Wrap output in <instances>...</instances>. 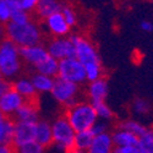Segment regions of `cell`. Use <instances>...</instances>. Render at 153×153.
Wrapping results in <instances>:
<instances>
[{"mask_svg":"<svg viewBox=\"0 0 153 153\" xmlns=\"http://www.w3.org/2000/svg\"><path fill=\"white\" fill-rule=\"evenodd\" d=\"M70 39L75 47L76 59L85 68L87 75V82H92L103 77L102 59L94 44L87 37L81 34H71Z\"/></svg>","mask_w":153,"mask_h":153,"instance_id":"obj_1","label":"cell"},{"mask_svg":"<svg viewBox=\"0 0 153 153\" xmlns=\"http://www.w3.org/2000/svg\"><path fill=\"white\" fill-rule=\"evenodd\" d=\"M6 38L16 44L19 48H26L41 44L43 39V32L41 26L36 21L31 20L26 25H15L9 22L5 25Z\"/></svg>","mask_w":153,"mask_h":153,"instance_id":"obj_2","label":"cell"},{"mask_svg":"<svg viewBox=\"0 0 153 153\" xmlns=\"http://www.w3.org/2000/svg\"><path fill=\"white\" fill-rule=\"evenodd\" d=\"M64 117L72 126L75 132L91 130L98 121L94 108L88 100H79L76 104L66 108Z\"/></svg>","mask_w":153,"mask_h":153,"instance_id":"obj_3","label":"cell"},{"mask_svg":"<svg viewBox=\"0 0 153 153\" xmlns=\"http://www.w3.org/2000/svg\"><path fill=\"white\" fill-rule=\"evenodd\" d=\"M23 66L20 56V48L7 38L0 42V72L3 79L16 80Z\"/></svg>","mask_w":153,"mask_h":153,"instance_id":"obj_4","label":"cell"},{"mask_svg":"<svg viewBox=\"0 0 153 153\" xmlns=\"http://www.w3.org/2000/svg\"><path fill=\"white\" fill-rule=\"evenodd\" d=\"M52 132L53 145L58 151L68 153L69 151L74 149L76 132L64 115H59L52 121Z\"/></svg>","mask_w":153,"mask_h":153,"instance_id":"obj_5","label":"cell"},{"mask_svg":"<svg viewBox=\"0 0 153 153\" xmlns=\"http://www.w3.org/2000/svg\"><path fill=\"white\" fill-rule=\"evenodd\" d=\"M50 94L59 104L69 108L79 102L80 86L56 77L54 80V86Z\"/></svg>","mask_w":153,"mask_h":153,"instance_id":"obj_6","label":"cell"},{"mask_svg":"<svg viewBox=\"0 0 153 153\" xmlns=\"http://www.w3.org/2000/svg\"><path fill=\"white\" fill-rule=\"evenodd\" d=\"M58 77L69 81L71 83H75L77 86H81L87 82V75H86L85 68L76 58L59 61Z\"/></svg>","mask_w":153,"mask_h":153,"instance_id":"obj_7","label":"cell"},{"mask_svg":"<svg viewBox=\"0 0 153 153\" xmlns=\"http://www.w3.org/2000/svg\"><path fill=\"white\" fill-rule=\"evenodd\" d=\"M49 55L58 61L76 58L75 47L70 37H53L45 45Z\"/></svg>","mask_w":153,"mask_h":153,"instance_id":"obj_8","label":"cell"},{"mask_svg":"<svg viewBox=\"0 0 153 153\" xmlns=\"http://www.w3.org/2000/svg\"><path fill=\"white\" fill-rule=\"evenodd\" d=\"M36 124L14 121L12 147L17 148V147H21L23 145H26V143L36 141Z\"/></svg>","mask_w":153,"mask_h":153,"instance_id":"obj_9","label":"cell"},{"mask_svg":"<svg viewBox=\"0 0 153 153\" xmlns=\"http://www.w3.org/2000/svg\"><path fill=\"white\" fill-rule=\"evenodd\" d=\"M20 56L22 59V62L27 64V65L32 66L33 69L38 66L39 64L45 60L49 56V53L44 44H37L32 47H26V48H20Z\"/></svg>","mask_w":153,"mask_h":153,"instance_id":"obj_10","label":"cell"},{"mask_svg":"<svg viewBox=\"0 0 153 153\" xmlns=\"http://www.w3.org/2000/svg\"><path fill=\"white\" fill-rule=\"evenodd\" d=\"M25 100L15 90H11L6 92L1 98H0V111L4 117L11 118L16 114V111L25 104Z\"/></svg>","mask_w":153,"mask_h":153,"instance_id":"obj_11","label":"cell"},{"mask_svg":"<svg viewBox=\"0 0 153 153\" xmlns=\"http://www.w3.org/2000/svg\"><path fill=\"white\" fill-rule=\"evenodd\" d=\"M44 26L53 37H68L71 31V27L66 23L61 12H58V14L45 19Z\"/></svg>","mask_w":153,"mask_h":153,"instance_id":"obj_12","label":"cell"},{"mask_svg":"<svg viewBox=\"0 0 153 153\" xmlns=\"http://www.w3.org/2000/svg\"><path fill=\"white\" fill-rule=\"evenodd\" d=\"M14 121L19 123H38L39 121V109L37 102H25V104L16 111L14 117Z\"/></svg>","mask_w":153,"mask_h":153,"instance_id":"obj_13","label":"cell"},{"mask_svg":"<svg viewBox=\"0 0 153 153\" xmlns=\"http://www.w3.org/2000/svg\"><path fill=\"white\" fill-rule=\"evenodd\" d=\"M109 92V86H108V81L102 77L98 79L96 81L88 82V87H87V96L90 98V102H102L105 100Z\"/></svg>","mask_w":153,"mask_h":153,"instance_id":"obj_14","label":"cell"},{"mask_svg":"<svg viewBox=\"0 0 153 153\" xmlns=\"http://www.w3.org/2000/svg\"><path fill=\"white\" fill-rule=\"evenodd\" d=\"M12 90H15L26 102H37V91L34 90L31 79L17 77L12 82Z\"/></svg>","mask_w":153,"mask_h":153,"instance_id":"obj_15","label":"cell"},{"mask_svg":"<svg viewBox=\"0 0 153 153\" xmlns=\"http://www.w3.org/2000/svg\"><path fill=\"white\" fill-rule=\"evenodd\" d=\"M36 142L44 148L53 145V132L50 121L39 119V121L36 124Z\"/></svg>","mask_w":153,"mask_h":153,"instance_id":"obj_16","label":"cell"},{"mask_svg":"<svg viewBox=\"0 0 153 153\" xmlns=\"http://www.w3.org/2000/svg\"><path fill=\"white\" fill-rule=\"evenodd\" d=\"M111 134V140L114 147H137L140 138L131 132L117 127Z\"/></svg>","mask_w":153,"mask_h":153,"instance_id":"obj_17","label":"cell"},{"mask_svg":"<svg viewBox=\"0 0 153 153\" xmlns=\"http://www.w3.org/2000/svg\"><path fill=\"white\" fill-rule=\"evenodd\" d=\"M114 143L111 140V134H102L98 136H94L93 141L87 149L86 153H113Z\"/></svg>","mask_w":153,"mask_h":153,"instance_id":"obj_18","label":"cell"},{"mask_svg":"<svg viewBox=\"0 0 153 153\" xmlns=\"http://www.w3.org/2000/svg\"><path fill=\"white\" fill-rule=\"evenodd\" d=\"M62 6H64V3L58 1V0H38L34 12L39 19L45 20L52 15L60 12Z\"/></svg>","mask_w":153,"mask_h":153,"instance_id":"obj_19","label":"cell"},{"mask_svg":"<svg viewBox=\"0 0 153 153\" xmlns=\"http://www.w3.org/2000/svg\"><path fill=\"white\" fill-rule=\"evenodd\" d=\"M54 80L55 79L42 75V74H38V72H34L31 77V81L33 83V87L37 91V93H50L54 86Z\"/></svg>","mask_w":153,"mask_h":153,"instance_id":"obj_20","label":"cell"},{"mask_svg":"<svg viewBox=\"0 0 153 153\" xmlns=\"http://www.w3.org/2000/svg\"><path fill=\"white\" fill-rule=\"evenodd\" d=\"M34 70L38 74H42V75L49 76V77L56 79L58 77V72H59V61L49 55L45 60H43L39 64V65L36 66Z\"/></svg>","mask_w":153,"mask_h":153,"instance_id":"obj_21","label":"cell"},{"mask_svg":"<svg viewBox=\"0 0 153 153\" xmlns=\"http://www.w3.org/2000/svg\"><path fill=\"white\" fill-rule=\"evenodd\" d=\"M118 127H120V129H123V130H126V131L131 132L132 135L137 136L138 138L142 137V136L147 132V130H148V127H147L145 124H142L141 121H138V120H135V119H126V120H123V121L118 125Z\"/></svg>","mask_w":153,"mask_h":153,"instance_id":"obj_22","label":"cell"},{"mask_svg":"<svg viewBox=\"0 0 153 153\" xmlns=\"http://www.w3.org/2000/svg\"><path fill=\"white\" fill-rule=\"evenodd\" d=\"M93 138H94V135L92 134L91 130L76 132L74 149H77V151H81V152H87V149L90 148V146L93 141Z\"/></svg>","mask_w":153,"mask_h":153,"instance_id":"obj_23","label":"cell"},{"mask_svg":"<svg viewBox=\"0 0 153 153\" xmlns=\"http://www.w3.org/2000/svg\"><path fill=\"white\" fill-rule=\"evenodd\" d=\"M94 108V111L97 114V118L98 120H102V121H111L114 119V111L111 110V108L105 103V100H102V102H93L91 103Z\"/></svg>","mask_w":153,"mask_h":153,"instance_id":"obj_24","label":"cell"},{"mask_svg":"<svg viewBox=\"0 0 153 153\" xmlns=\"http://www.w3.org/2000/svg\"><path fill=\"white\" fill-rule=\"evenodd\" d=\"M131 110L135 115L138 117H146L151 113L152 110V105L149 103V100H147L146 98L142 97H137L134 99L132 104H131Z\"/></svg>","mask_w":153,"mask_h":153,"instance_id":"obj_25","label":"cell"},{"mask_svg":"<svg viewBox=\"0 0 153 153\" xmlns=\"http://www.w3.org/2000/svg\"><path fill=\"white\" fill-rule=\"evenodd\" d=\"M137 147L140 153H153V129L148 127L147 132L142 137H140Z\"/></svg>","mask_w":153,"mask_h":153,"instance_id":"obj_26","label":"cell"},{"mask_svg":"<svg viewBox=\"0 0 153 153\" xmlns=\"http://www.w3.org/2000/svg\"><path fill=\"white\" fill-rule=\"evenodd\" d=\"M60 12L62 14V16H64V19H65L66 23L69 25L71 28L75 27L76 25H77L79 17H77V14H76L75 9H74L71 5H69V4H64V6H62V9H61Z\"/></svg>","mask_w":153,"mask_h":153,"instance_id":"obj_27","label":"cell"},{"mask_svg":"<svg viewBox=\"0 0 153 153\" xmlns=\"http://www.w3.org/2000/svg\"><path fill=\"white\" fill-rule=\"evenodd\" d=\"M45 149L47 148H44L39 143L33 141V142H30V143H26L21 147L15 148V152L16 153H45Z\"/></svg>","mask_w":153,"mask_h":153,"instance_id":"obj_28","label":"cell"},{"mask_svg":"<svg viewBox=\"0 0 153 153\" xmlns=\"http://www.w3.org/2000/svg\"><path fill=\"white\" fill-rule=\"evenodd\" d=\"M11 21V9L7 0H0V23L7 25Z\"/></svg>","mask_w":153,"mask_h":153,"instance_id":"obj_29","label":"cell"},{"mask_svg":"<svg viewBox=\"0 0 153 153\" xmlns=\"http://www.w3.org/2000/svg\"><path fill=\"white\" fill-rule=\"evenodd\" d=\"M17 1V6L20 10L27 12V14H32V12L36 11L38 0H16Z\"/></svg>","mask_w":153,"mask_h":153,"instance_id":"obj_30","label":"cell"},{"mask_svg":"<svg viewBox=\"0 0 153 153\" xmlns=\"http://www.w3.org/2000/svg\"><path fill=\"white\" fill-rule=\"evenodd\" d=\"M109 129H110L109 123L98 120V121L93 125V127L91 129V131H92V134H93L94 136H98V135H102V134H107V132H109Z\"/></svg>","mask_w":153,"mask_h":153,"instance_id":"obj_31","label":"cell"},{"mask_svg":"<svg viewBox=\"0 0 153 153\" xmlns=\"http://www.w3.org/2000/svg\"><path fill=\"white\" fill-rule=\"evenodd\" d=\"M12 88V83L11 81H7L5 79L0 80V98H1L6 92H9Z\"/></svg>","mask_w":153,"mask_h":153,"instance_id":"obj_32","label":"cell"},{"mask_svg":"<svg viewBox=\"0 0 153 153\" xmlns=\"http://www.w3.org/2000/svg\"><path fill=\"white\" fill-rule=\"evenodd\" d=\"M113 153H140L138 147H114Z\"/></svg>","mask_w":153,"mask_h":153,"instance_id":"obj_33","label":"cell"},{"mask_svg":"<svg viewBox=\"0 0 153 153\" xmlns=\"http://www.w3.org/2000/svg\"><path fill=\"white\" fill-rule=\"evenodd\" d=\"M140 28L147 33L153 32V23L148 20H143V21H141V23H140Z\"/></svg>","mask_w":153,"mask_h":153,"instance_id":"obj_34","label":"cell"},{"mask_svg":"<svg viewBox=\"0 0 153 153\" xmlns=\"http://www.w3.org/2000/svg\"><path fill=\"white\" fill-rule=\"evenodd\" d=\"M0 153H15V148L12 146H0Z\"/></svg>","mask_w":153,"mask_h":153,"instance_id":"obj_35","label":"cell"},{"mask_svg":"<svg viewBox=\"0 0 153 153\" xmlns=\"http://www.w3.org/2000/svg\"><path fill=\"white\" fill-rule=\"evenodd\" d=\"M4 39H6V28L5 25L0 23V42H3Z\"/></svg>","mask_w":153,"mask_h":153,"instance_id":"obj_36","label":"cell"},{"mask_svg":"<svg viewBox=\"0 0 153 153\" xmlns=\"http://www.w3.org/2000/svg\"><path fill=\"white\" fill-rule=\"evenodd\" d=\"M68 153H86V152H81V151H77V149H71Z\"/></svg>","mask_w":153,"mask_h":153,"instance_id":"obj_37","label":"cell"},{"mask_svg":"<svg viewBox=\"0 0 153 153\" xmlns=\"http://www.w3.org/2000/svg\"><path fill=\"white\" fill-rule=\"evenodd\" d=\"M1 118H4V115L1 114V111H0V119H1Z\"/></svg>","mask_w":153,"mask_h":153,"instance_id":"obj_38","label":"cell"},{"mask_svg":"<svg viewBox=\"0 0 153 153\" xmlns=\"http://www.w3.org/2000/svg\"><path fill=\"white\" fill-rule=\"evenodd\" d=\"M0 80H3V76H1V72H0Z\"/></svg>","mask_w":153,"mask_h":153,"instance_id":"obj_39","label":"cell"},{"mask_svg":"<svg viewBox=\"0 0 153 153\" xmlns=\"http://www.w3.org/2000/svg\"><path fill=\"white\" fill-rule=\"evenodd\" d=\"M152 3H153V1H152Z\"/></svg>","mask_w":153,"mask_h":153,"instance_id":"obj_40","label":"cell"},{"mask_svg":"<svg viewBox=\"0 0 153 153\" xmlns=\"http://www.w3.org/2000/svg\"><path fill=\"white\" fill-rule=\"evenodd\" d=\"M15 153H16V152H15Z\"/></svg>","mask_w":153,"mask_h":153,"instance_id":"obj_41","label":"cell"}]
</instances>
